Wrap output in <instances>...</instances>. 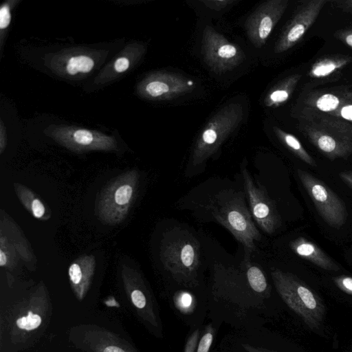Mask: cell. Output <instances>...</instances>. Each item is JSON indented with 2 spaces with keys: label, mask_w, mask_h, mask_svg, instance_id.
<instances>
[{
  "label": "cell",
  "mask_w": 352,
  "mask_h": 352,
  "mask_svg": "<svg viewBox=\"0 0 352 352\" xmlns=\"http://www.w3.org/2000/svg\"><path fill=\"white\" fill-rule=\"evenodd\" d=\"M212 293L217 298L234 302L246 300L260 305L270 296V286L261 268L252 261L240 266L215 263L212 270Z\"/></svg>",
  "instance_id": "cell-1"
},
{
  "label": "cell",
  "mask_w": 352,
  "mask_h": 352,
  "mask_svg": "<svg viewBox=\"0 0 352 352\" xmlns=\"http://www.w3.org/2000/svg\"><path fill=\"white\" fill-rule=\"evenodd\" d=\"M208 208L212 217L243 245V261H251V256L256 250L255 242L261 240V235L246 206L243 193L233 190H221L212 198Z\"/></svg>",
  "instance_id": "cell-2"
},
{
  "label": "cell",
  "mask_w": 352,
  "mask_h": 352,
  "mask_svg": "<svg viewBox=\"0 0 352 352\" xmlns=\"http://www.w3.org/2000/svg\"><path fill=\"white\" fill-rule=\"evenodd\" d=\"M200 243L186 229L175 228L165 233L160 250L165 269L178 283L188 287L199 285Z\"/></svg>",
  "instance_id": "cell-3"
},
{
  "label": "cell",
  "mask_w": 352,
  "mask_h": 352,
  "mask_svg": "<svg viewBox=\"0 0 352 352\" xmlns=\"http://www.w3.org/2000/svg\"><path fill=\"white\" fill-rule=\"evenodd\" d=\"M298 129L330 160L352 155V123L329 114L298 118Z\"/></svg>",
  "instance_id": "cell-4"
},
{
  "label": "cell",
  "mask_w": 352,
  "mask_h": 352,
  "mask_svg": "<svg viewBox=\"0 0 352 352\" xmlns=\"http://www.w3.org/2000/svg\"><path fill=\"white\" fill-rule=\"evenodd\" d=\"M275 288L285 304L312 330L321 324L324 306L318 295L305 282L289 272H271Z\"/></svg>",
  "instance_id": "cell-5"
},
{
  "label": "cell",
  "mask_w": 352,
  "mask_h": 352,
  "mask_svg": "<svg viewBox=\"0 0 352 352\" xmlns=\"http://www.w3.org/2000/svg\"><path fill=\"white\" fill-rule=\"evenodd\" d=\"M243 117V109L239 103H230L219 109L208 120L195 142L190 159L192 166L201 165L217 153Z\"/></svg>",
  "instance_id": "cell-6"
},
{
  "label": "cell",
  "mask_w": 352,
  "mask_h": 352,
  "mask_svg": "<svg viewBox=\"0 0 352 352\" xmlns=\"http://www.w3.org/2000/svg\"><path fill=\"white\" fill-rule=\"evenodd\" d=\"M201 52L207 67L217 74L231 71L245 59L241 48L210 25L205 26Z\"/></svg>",
  "instance_id": "cell-7"
},
{
  "label": "cell",
  "mask_w": 352,
  "mask_h": 352,
  "mask_svg": "<svg viewBox=\"0 0 352 352\" xmlns=\"http://www.w3.org/2000/svg\"><path fill=\"white\" fill-rule=\"evenodd\" d=\"M297 175L322 219L332 227H342L348 217L344 201L324 182L309 173L298 169Z\"/></svg>",
  "instance_id": "cell-8"
},
{
  "label": "cell",
  "mask_w": 352,
  "mask_h": 352,
  "mask_svg": "<svg viewBox=\"0 0 352 352\" xmlns=\"http://www.w3.org/2000/svg\"><path fill=\"white\" fill-rule=\"evenodd\" d=\"M137 182V173L131 171L117 178L106 188L100 203V215L105 221L117 223L124 217L132 205Z\"/></svg>",
  "instance_id": "cell-9"
},
{
  "label": "cell",
  "mask_w": 352,
  "mask_h": 352,
  "mask_svg": "<svg viewBox=\"0 0 352 352\" xmlns=\"http://www.w3.org/2000/svg\"><path fill=\"white\" fill-rule=\"evenodd\" d=\"M241 172L252 217L265 233L272 234L281 225V219L276 206L265 188L254 182L245 168H243Z\"/></svg>",
  "instance_id": "cell-10"
},
{
  "label": "cell",
  "mask_w": 352,
  "mask_h": 352,
  "mask_svg": "<svg viewBox=\"0 0 352 352\" xmlns=\"http://www.w3.org/2000/svg\"><path fill=\"white\" fill-rule=\"evenodd\" d=\"M327 0H306L300 2L274 46L276 54L296 45L314 23Z\"/></svg>",
  "instance_id": "cell-11"
},
{
  "label": "cell",
  "mask_w": 352,
  "mask_h": 352,
  "mask_svg": "<svg viewBox=\"0 0 352 352\" xmlns=\"http://www.w3.org/2000/svg\"><path fill=\"white\" fill-rule=\"evenodd\" d=\"M288 0H269L261 3L245 22L246 34L255 47H261L285 13Z\"/></svg>",
  "instance_id": "cell-12"
},
{
  "label": "cell",
  "mask_w": 352,
  "mask_h": 352,
  "mask_svg": "<svg viewBox=\"0 0 352 352\" xmlns=\"http://www.w3.org/2000/svg\"><path fill=\"white\" fill-rule=\"evenodd\" d=\"M194 82L183 75L161 72L152 75L144 85L145 95L157 100H170L191 92Z\"/></svg>",
  "instance_id": "cell-13"
},
{
  "label": "cell",
  "mask_w": 352,
  "mask_h": 352,
  "mask_svg": "<svg viewBox=\"0 0 352 352\" xmlns=\"http://www.w3.org/2000/svg\"><path fill=\"white\" fill-rule=\"evenodd\" d=\"M343 91L317 90L306 94L297 107V118L321 114L331 115L346 101Z\"/></svg>",
  "instance_id": "cell-14"
},
{
  "label": "cell",
  "mask_w": 352,
  "mask_h": 352,
  "mask_svg": "<svg viewBox=\"0 0 352 352\" xmlns=\"http://www.w3.org/2000/svg\"><path fill=\"white\" fill-rule=\"evenodd\" d=\"M290 249L298 256L328 271H338L340 267L336 262L316 243L303 236L290 241Z\"/></svg>",
  "instance_id": "cell-15"
},
{
  "label": "cell",
  "mask_w": 352,
  "mask_h": 352,
  "mask_svg": "<svg viewBox=\"0 0 352 352\" xmlns=\"http://www.w3.org/2000/svg\"><path fill=\"white\" fill-rule=\"evenodd\" d=\"M352 60V57L342 54L325 56L314 62L308 71L312 78H325L344 68Z\"/></svg>",
  "instance_id": "cell-16"
},
{
  "label": "cell",
  "mask_w": 352,
  "mask_h": 352,
  "mask_svg": "<svg viewBox=\"0 0 352 352\" xmlns=\"http://www.w3.org/2000/svg\"><path fill=\"white\" fill-rule=\"evenodd\" d=\"M301 76L299 74H294L278 82L266 94L265 105L267 107H278L285 103L293 94Z\"/></svg>",
  "instance_id": "cell-17"
},
{
  "label": "cell",
  "mask_w": 352,
  "mask_h": 352,
  "mask_svg": "<svg viewBox=\"0 0 352 352\" xmlns=\"http://www.w3.org/2000/svg\"><path fill=\"white\" fill-rule=\"evenodd\" d=\"M274 131L280 142L295 156L311 166H317L314 158L306 151L302 143L295 135L277 126L274 127Z\"/></svg>",
  "instance_id": "cell-18"
},
{
  "label": "cell",
  "mask_w": 352,
  "mask_h": 352,
  "mask_svg": "<svg viewBox=\"0 0 352 352\" xmlns=\"http://www.w3.org/2000/svg\"><path fill=\"white\" fill-rule=\"evenodd\" d=\"M173 302L175 307L184 314L192 312L195 307V298L187 291L177 292L173 296Z\"/></svg>",
  "instance_id": "cell-19"
},
{
  "label": "cell",
  "mask_w": 352,
  "mask_h": 352,
  "mask_svg": "<svg viewBox=\"0 0 352 352\" xmlns=\"http://www.w3.org/2000/svg\"><path fill=\"white\" fill-rule=\"evenodd\" d=\"M94 65V60L88 56H73L68 60L67 71L70 75H75L79 72L87 73L92 69Z\"/></svg>",
  "instance_id": "cell-20"
},
{
  "label": "cell",
  "mask_w": 352,
  "mask_h": 352,
  "mask_svg": "<svg viewBox=\"0 0 352 352\" xmlns=\"http://www.w3.org/2000/svg\"><path fill=\"white\" fill-rule=\"evenodd\" d=\"M214 335V329L211 324L206 327L204 333L201 336L196 352H209L212 344Z\"/></svg>",
  "instance_id": "cell-21"
},
{
  "label": "cell",
  "mask_w": 352,
  "mask_h": 352,
  "mask_svg": "<svg viewBox=\"0 0 352 352\" xmlns=\"http://www.w3.org/2000/svg\"><path fill=\"white\" fill-rule=\"evenodd\" d=\"M41 323V317L38 314H32L31 311H29L27 316H23L16 320L18 327L28 331L36 329Z\"/></svg>",
  "instance_id": "cell-22"
},
{
  "label": "cell",
  "mask_w": 352,
  "mask_h": 352,
  "mask_svg": "<svg viewBox=\"0 0 352 352\" xmlns=\"http://www.w3.org/2000/svg\"><path fill=\"white\" fill-rule=\"evenodd\" d=\"M73 140L79 145L88 146L92 144L94 135L89 131L78 129L74 132Z\"/></svg>",
  "instance_id": "cell-23"
},
{
  "label": "cell",
  "mask_w": 352,
  "mask_h": 352,
  "mask_svg": "<svg viewBox=\"0 0 352 352\" xmlns=\"http://www.w3.org/2000/svg\"><path fill=\"white\" fill-rule=\"evenodd\" d=\"M333 280L340 290L349 295H352V277L341 275L333 277Z\"/></svg>",
  "instance_id": "cell-24"
},
{
  "label": "cell",
  "mask_w": 352,
  "mask_h": 352,
  "mask_svg": "<svg viewBox=\"0 0 352 352\" xmlns=\"http://www.w3.org/2000/svg\"><path fill=\"white\" fill-rule=\"evenodd\" d=\"M331 115L352 123V102L346 100L340 107Z\"/></svg>",
  "instance_id": "cell-25"
},
{
  "label": "cell",
  "mask_w": 352,
  "mask_h": 352,
  "mask_svg": "<svg viewBox=\"0 0 352 352\" xmlns=\"http://www.w3.org/2000/svg\"><path fill=\"white\" fill-rule=\"evenodd\" d=\"M201 2L207 8L220 11L228 6L236 3V0H201Z\"/></svg>",
  "instance_id": "cell-26"
},
{
  "label": "cell",
  "mask_w": 352,
  "mask_h": 352,
  "mask_svg": "<svg viewBox=\"0 0 352 352\" xmlns=\"http://www.w3.org/2000/svg\"><path fill=\"white\" fill-rule=\"evenodd\" d=\"M200 331L197 329L188 338L184 352H196L199 341Z\"/></svg>",
  "instance_id": "cell-27"
},
{
  "label": "cell",
  "mask_w": 352,
  "mask_h": 352,
  "mask_svg": "<svg viewBox=\"0 0 352 352\" xmlns=\"http://www.w3.org/2000/svg\"><path fill=\"white\" fill-rule=\"evenodd\" d=\"M131 298L133 305L139 309L144 308L147 304L144 294L140 289H134L131 294Z\"/></svg>",
  "instance_id": "cell-28"
},
{
  "label": "cell",
  "mask_w": 352,
  "mask_h": 352,
  "mask_svg": "<svg viewBox=\"0 0 352 352\" xmlns=\"http://www.w3.org/2000/svg\"><path fill=\"white\" fill-rule=\"evenodd\" d=\"M334 35L338 40L352 48V28L338 30Z\"/></svg>",
  "instance_id": "cell-29"
},
{
  "label": "cell",
  "mask_w": 352,
  "mask_h": 352,
  "mask_svg": "<svg viewBox=\"0 0 352 352\" xmlns=\"http://www.w3.org/2000/svg\"><path fill=\"white\" fill-rule=\"evenodd\" d=\"M11 20V14L10 12L9 7L4 5L0 10V28L1 30L6 28Z\"/></svg>",
  "instance_id": "cell-30"
},
{
  "label": "cell",
  "mask_w": 352,
  "mask_h": 352,
  "mask_svg": "<svg viewBox=\"0 0 352 352\" xmlns=\"http://www.w3.org/2000/svg\"><path fill=\"white\" fill-rule=\"evenodd\" d=\"M45 209L43 204L38 199H34L31 205V212L34 217L41 218L45 213Z\"/></svg>",
  "instance_id": "cell-31"
},
{
  "label": "cell",
  "mask_w": 352,
  "mask_h": 352,
  "mask_svg": "<svg viewBox=\"0 0 352 352\" xmlns=\"http://www.w3.org/2000/svg\"><path fill=\"white\" fill-rule=\"evenodd\" d=\"M129 60L126 58L121 57L116 60L114 67L118 72H123L129 68Z\"/></svg>",
  "instance_id": "cell-32"
},
{
  "label": "cell",
  "mask_w": 352,
  "mask_h": 352,
  "mask_svg": "<svg viewBox=\"0 0 352 352\" xmlns=\"http://www.w3.org/2000/svg\"><path fill=\"white\" fill-rule=\"evenodd\" d=\"M336 6L344 12L352 13V0L333 1Z\"/></svg>",
  "instance_id": "cell-33"
},
{
  "label": "cell",
  "mask_w": 352,
  "mask_h": 352,
  "mask_svg": "<svg viewBox=\"0 0 352 352\" xmlns=\"http://www.w3.org/2000/svg\"><path fill=\"white\" fill-rule=\"evenodd\" d=\"M340 178L352 188V170L341 171L338 173Z\"/></svg>",
  "instance_id": "cell-34"
},
{
  "label": "cell",
  "mask_w": 352,
  "mask_h": 352,
  "mask_svg": "<svg viewBox=\"0 0 352 352\" xmlns=\"http://www.w3.org/2000/svg\"><path fill=\"white\" fill-rule=\"evenodd\" d=\"M241 345L247 352H274L262 347L254 346L250 344H242Z\"/></svg>",
  "instance_id": "cell-35"
},
{
  "label": "cell",
  "mask_w": 352,
  "mask_h": 352,
  "mask_svg": "<svg viewBox=\"0 0 352 352\" xmlns=\"http://www.w3.org/2000/svg\"><path fill=\"white\" fill-rule=\"evenodd\" d=\"M7 263V256L6 253L2 249L0 250V265L1 267L6 265Z\"/></svg>",
  "instance_id": "cell-36"
},
{
  "label": "cell",
  "mask_w": 352,
  "mask_h": 352,
  "mask_svg": "<svg viewBox=\"0 0 352 352\" xmlns=\"http://www.w3.org/2000/svg\"><path fill=\"white\" fill-rule=\"evenodd\" d=\"M104 352H125V351L118 346H109L104 349Z\"/></svg>",
  "instance_id": "cell-37"
},
{
  "label": "cell",
  "mask_w": 352,
  "mask_h": 352,
  "mask_svg": "<svg viewBox=\"0 0 352 352\" xmlns=\"http://www.w3.org/2000/svg\"><path fill=\"white\" fill-rule=\"evenodd\" d=\"M343 96L346 100L352 102V91L344 90Z\"/></svg>",
  "instance_id": "cell-38"
}]
</instances>
